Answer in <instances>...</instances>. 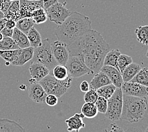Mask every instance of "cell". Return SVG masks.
<instances>
[{
  "instance_id": "cell-19",
  "label": "cell",
  "mask_w": 148,
  "mask_h": 132,
  "mask_svg": "<svg viewBox=\"0 0 148 132\" xmlns=\"http://www.w3.org/2000/svg\"><path fill=\"white\" fill-rule=\"evenodd\" d=\"M12 38L19 47V48L23 49L31 46L27 35L16 28L13 29V33Z\"/></svg>"
},
{
  "instance_id": "cell-41",
  "label": "cell",
  "mask_w": 148,
  "mask_h": 132,
  "mask_svg": "<svg viewBox=\"0 0 148 132\" xmlns=\"http://www.w3.org/2000/svg\"><path fill=\"white\" fill-rule=\"evenodd\" d=\"M45 13H46V10L44 9L43 8L37 9V10H34V11L32 13L31 18L34 17H36V16H39V15H41L45 14Z\"/></svg>"
},
{
  "instance_id": "cell-14",
  "label": "cell",
  "mask_w": 148,
  "mask_h": 132,
  "mask_svg": "<svg viewBox=\"0 0 148 132\" xmlns=\"http://www.w3.org/2000/svg\"><path fill=\"white\" fill-rule=\"evenodd\" d=\"M29 73L31 78L39 83L50 73V70L46 66L38 62H31L29 67Z\"/></svg>"
},
{
  "instance_id": "cell-9",
  "label": "cell",
  "mask_w": 148,
  "mask_h": 132,
  "mask_svg": "<svg viewBox=\"0 0 148 132\" xmlns=\"http://www.w3.org/2000/svg\"><path fill=\"white\" fill-rule=\"evenodd\" d=\"M121 89L123 94L126 95L136 97H148V87L132 81L124 82Z\"/></svg>"
},
{
  "instance_id": "cell-30",
  "label": "cell",
  "mask_w": 148,
  "mask_h": 132,
  "mask_svg": "<svg viewBox=\"0 0 148 132\" xmlns=\"http://www.w3.org/2000/svg\"><path fill=\"white\" fill-rule=\"evenodd\" d=\"M20 51L21 48L13 50H0V57L5 60V62L12 64L17 58Z\"/></svg>"
},
{
  "instance_id": "cell-15",
  "label": "cell",
  "mask_w": 148,
  "mask_h": 132,
  "mask_svg": "<svg viewBox=\"0 0 148 132\" xmlns=\"http://www.w3.org/2000/svg\"><path fill=\"white\" fill-rule=\"evenodd\" d=\"M85 117L82 114H75L73 116L70 117L65 120V123L67 124V131L71 132H79L81 128L86 127L85 123L83 122V118Z\"/></svg>"
},
{
  "instance_id": "cell-45",
  "label": "cell",
  "mask_w": 148,
  "mask_h": 132,
  "mask_svg": "<svg viewBox=\"0 0 148 132\" xmlns=\"http://www.w3.org/2000/svg\"><path fill=\"white\" fill-rule=\"evenodd\" d=\"M26 85H25V84H21V86H19V88L20 89H21L22 90H25L26 89Z\"/></svg>"
},
{
  "instance_id": "cell-43",
  "label": "cell",
  "mask_w": 148,
  "mask_h": 132,
  "mask_svg": "<svg viewBox=\"0 0 148 132\" xmlns=\"http://www.w3.org/2000/svg\"><path fill=\"white\" fill-rule=\"evenodd\" d=\"M6 20H7V19H6L5 18L0 19V32L3 29H4L6 27Z\"/></svg>"
},
{
  "instance_id": "cell-52",
  "label": "cell",
  "mask_w": 148,
  "mask_h": 132,
  "mask_svg": "<svg viewBox=\"0 0 148 132\" xmlns=\"http://www.w3.org/2000/svg\"><path fill=\"white\" fill-rule=\"evenodd\" d=\"M9 1H16V0H9Z\"/></svg>"
},
{
  "instance_id": "cell-1",
  "label": "cell",
  "mask_w": 148,
  "mask_h": 132,
  "mask_svg": "<svg viewBox=\"0 0 148 132\" xmlns=\"http://www.w3.org/2000/svg\"><path fill=\"white\" fill-rule=\"evenodd\" d=\"M68 49L70 55L82 57L86 66L96 74L103 66L110 47L101 34L90 29L69 45Z\"/></svg>"
},
{
  "instance_id": "cell-12",
  "label": "cell",
  "mask_w": 148,
  "mask_h": 132,
  "mask_svg": "<svg viewBox=\"0 0 148 132\" xmlns=\"http://www.w3.org/2000/svg\"><path fill=\"white\" fill-rule=\"evenodd\" d=\"M29 97L36 103H45L47 93L39 83L31 84L28 89Z\"/></svg>"
},
{
  "instance_id": "cell-11",
  "label": "cell",
  "mask_w": 148,
  "mask_h": 132,
  "mask_svg": "<svg viewBox=\"0 0 148 132\" xmlns=\"http://www.w3.org/2000/svg\"><path fill=\"white\" fill-rule=\"evenodd\" d=\"M19 1L20 19L26 17H31L32 13L34 10L43 8L42 0L38 1H27V0H19Z\"/></svg>"
},
{
  "instance_id": "cell-40",
  "label": "cell",
  "mask_w": 148,
  "mask_h": 132,
  "mask_svg": "<svg viewBox=\"0 0 148 132\" xmlns=\"http://www.w3.org/2000/svg\"><path fill=\"white\" fill-rule=\"evenodd\" d=\"M80 89L82 92H87L90 90V84L87 81H83L80 84Z\"/></svg>"
},
{
  "instance_id": "cell-22",
  "label": "cell",
  "mask_w": 148,
  "mask_h": 132,
  "mask_svg": "<svg viewBox=\"0 0 148 132\" xmlns=\"http://www.w3.org/2000/svg\"><path fill=\"white\" fill-rule=\"evenodd\" d=\"M27 36L29 39L30 46L34 48H36L42 45V38L39 31L34 27H33L29 30L27 34Z\"/></svg>"
},
{
  "instance_id": "cell-5",
  "label": "cell",
  "mask_w": 148,
  "mask_h": 132,
  "mask_svg": "<svg viewBox=\"0 0 148 132\" xmlns=\"http://www.w3.org/2000/svg\"><path fill=\"white\" fill-rule=\"evenodd\" d=\"M123 92L121 88L116 89L112 97L108 100V108L105 116L112 121L120 119L123 108Z\"/></svg>"
},
{
  "instance_id": "cell-42",
  "label": "cell",
  "mask_w": 148,
  "mask_h": 132,
  "mask_svg": "<svg viewBox=\"0 0 148 132\" xmlns=\"http://www.w3.org/2000/svg\"><path fill=\"white\" fill-rule=\"evenodd\" d=\"M6 28L13 29L16 28V22L13 20H7L6 22Z\"/></svg>"
},
{
  "instance_id": "cell-27",
  "label": "cell",
  "mask_w": 148,
  "mask_h": 132,
  "mask_svg": "<svg viewBox=\"0 0 148 132\" xmlns=\"http://www.w3.org/2000/svg\"><path fill=\"white\" fill-rule=\"evenodd\" d=\"M138 41L148 46V26H140L135 30Z\"/></svg>"
},
{
  "instance_id": "cell-3",
  "label": "cell",
  "mask_w": 148,
  "mask_h": 132,
  "mask_svg": "<svg viewBox=\"0 0 148 132\" xmlns=\"http://www.w3.org/2000/svg\"><path fill=\"white\" fill-rule=\"evenodd\" d=\"M148 114L147 97H136L123 95V108L120 119L131 123H138Z\"/></svg>"
},
{
  "instance_id": "cell-2",
  "label": "cell",
  "mask_w": 148,
  "mask_h": 132,
  "mask_svg": "<svg viewBox=\"0 0 148 132\" xmlns=\"http://www.w3.org/2000/svg\"><path fill=\"white\" fill-rule=\"evenodd\" d=\"M90 29H92L91 20L88 17L73 11L57 27L55 35L60 42L69 46Z\"/></svg>"
},
{
  "instance_id": "cell-18",
  "label": "cell",
  "mask_w": 148,
  "mask_h": 132,
  "mask_svg": "<svg viewBox=\"0 0 148 132\" xmlns=\"http://www.w3.org/2000/svg\"><path fill=\"white\" fill-rule=\"evenodd\" d=\"M110 84L112 83L111 82L109 77L105 73H103L101 71H99V72L95 74L89 83L90 89L97 90L100 88Z\"/></svg>"
},
{
  "instance_id": "cell-23",
  "label": "cell",
  "mask_w": 148,
  "mask_h": 132,
  "mask_svg": "<svg viewBox=\"0 0 148 132\" xmlns=\"http://www.w3.org/2000/svg\"><path fill=\"white\" fill-rule=\"evenodd\" d=\"M52 75L56 80L60 81H65L71 77L66 66L61 64H58L54 67L52 70Z\"/></svg>"
},
{
  "instance_id": "cell-35",
  "label": "cell",
  "mask_w": 148,
  "mask_h": 132,
  "mask_svg": "<svg viewBox=\"0 0 148 132\" xmlns=\"http://www.w3.org/2000/svg\"><path fill=\"white\" fill-rule=\"evenodd\" d=\"M58 98L54 95H47L45 99V103L50 107L55 106L58 104Z\"/></svg>"
},
{
  "instance_id": "cell-38",
  "label": "cell",
  "mask_w": 148,
  "mask_h": 132,
  "mask_svg": "<svg viewBox=\"0 0 148 132\" xmlns=\"http://www.w3.org/2000/svg\"><path fill=\"white\" fill-rule=\"evenodd\" d=\"M57 3H58V0H42L43 8L46 10Z\"/></svg>"
},
{
  "instance_id": "cell-20",
  "label": "cell",
  "mask_w": 148,
  "mask_h": 132,
  "mask_svg": "<svg viewBox=\"0 0 148 132\" xmlns=\"http://www.w3.org/2000/svg\"><path fill=\"white\" fill-rule=\"evenodd\" d=\"M140 65L137 63H131L124 69L122 73L123 82H129L132 80L141 69Z\"/></svg>"
},
{
  "instance_id": "cell-10",
  "label": "cell",
  "mask_w": 148,
  "mask_h": 132,
  "mask_svg": "<svg viewBox=\"0 0 148 132\" xmlns=\"http://www.w3.org/2000/svg\"><path fill=\"white\" fill-rule=\"evenodd\" d=\"M51 47L53 56L56 62L58 64L65 66L70 57L68 46L57 40L51 42Z\"/></svg>"
},
{
  "instance_id": "cell-33",
  "label": "cell",
  "mask_w": 148,
  "mask_h": 132,
  "mask_svg": "<svg viewBox=\"0 0 148 132\" xmlns=\"http://www.w3.org/2000/svg\"><path fill=\"white\" fill-rule=\"evenodd\" d=\"M95 105L98 113L101 114L106 113L108 108V100L105 99V98L99 97L97 98V100L96 102Z\"/></svg>"
},
{
  "instance_id": "cell-44",
  "label": "cell",
  "mask_w": 148,
  "mask_h": 132,
  "mask_svg": "<svg viewBox=\"0 0 148 132\" xmlns=\"http://www.w3.org/2000/svg\"><path fill=\"white\" fill-rule=\"evenodd\" d=\"M125 132H143L142 130L139 128H134V127H130L125 131Z\"/></svg>"
},
{
  "instance_id": "cell-37",
  "label": "cell",
  "mask_w": 148,
  "mask_h": 132,
  "mask_svg": "<svg viewBox=\"0 0 148 132\" xmlns=\"http://www.w3.org/2000/svg\"><path fill=\"white\" fill-rule=\"evenodd\" d=\"M32 19H33L36 24L39 25L46 22L47 21V19H48V17H47L46 13H45V14L34 17H32Z\"/></svg>"
},
{
  "instance_id": "cell-7",
  "label": "cell",
  "mask_w": 148,
  "mask_h": 132,
  "mask_svg": "<svg viewBox=\"0 0 148 132\" xmlns=\"http://www.w3.org/2000/svg\"><path fill=\"white\" fill-rule=\"evenodd\" d=\"M39 83L45 90L47 95H54L58 98L63 95L68 90L63 85L62 81L56 80L51 73Z\"/></svg>"
},
{
  "instance_id": "cell-51",
  "label": "cell",
  "mask_w": 148,
  "mask_h": 132,
  "mask_svg": "<svg viewBox=\"0 0 148 132\" xmlns=\"http://www.w3.org/2000/svg\"><path fill=\"white\" fill-rule=\"evenodd\" d=\"M145 132H148V126L146 128V131H145Z\"/></svg>"
},
{
  "instance_id": "cell-32",
  "label": "cell",
  "mask_w": 148,
  "mask_h": 132,
  "mask_svg": "<svg viewBox=\"0 0 148 132\" xmlns=\"http://www.w3.org/2000/svg\"><path fill=\"white\" fill-rule=\"evenodd\" d=\"M19 49V47L12 38L4 37L0 41V50H13Z\"/></svg>"
},
{
  "instance_id": "cell-31",
  "label": "cell",
  "mask_w": 148,
  "mask_h": 132,
  "mask_svg": "<svg viewBox=\"0 0 148 132\" xmlns=\"http://www.w3.org/2000/svg\"><path fill=\"white\" fill-rule=\"evenodd\" d=\"M133 62L132 58L130 56H129L125 54H120L119 59L117 60L116 66L118 69L122 74L126 67L130 65L131 63Z\"/></svg>"
},
{
  "instance_id": "cell-28",
  "label": "cell",
  "mask_w": 148,
  "mask_h": 132,
  "mask_svg": "<svg viewBox=\"0 0 148 132\" xmlns=\"http://www.w3.org/2000/svg\"><path fill=\"white\" fill-rule=\"evenodd\" d=\"M130 81L137 83L143 86L148 87V67L141 68L139 73Z\"/></svg>"
},
{
  "instance_id": "cell-26",
  "label": "cell",
  "mask_w": 148,
  "mask_h": 132,
  "mask_svg": "<svg viewBox=\"0 0 148 132\" xmlns=\"http://www.w3.org/2000/svg\"><path fill=\"white\" fill-rule=\"evenodd\" d=\"M81 113L85 117L91 119L97 116L98 111L97 110L95 104L86 102L81 107Z\"/></svg>"
},
{
  "instance_id": "cell-39",
  "label": "cell",
  "mask_w": 148,
  "mask_h": 132,
  "mask_svg": "<svg viewBox=\"0 0 148 132\" xmlns=\"http://www.w3.org/2000/svg\"><path fill=\"white\" fill-rule=\"evenodd\" d=\"M3 37H7V38H12L13 36V29H8L7 28H5L4 29H3L1 30V31L0 32Z\"/></svg>"
},
{
  "instance_id": "cell-49",
  "label": "cell",
  "mask_w": 148,
  "mask_h": 132,
  "mask_svg": "<svg viewBox=\"0 0 148 132\" xmlns=\"http://www.w3.org/2000/svg\"><path fill=\"white\" fill-rule=\"evenodd\" d=\"M27 1H41V0H27Z\"/></svg>"
},
{
  "instance_id": "cell-36",
  "label": "cell",
  "mask_w": 148,
  "mask_h": 132,
  "mask_svg": "<svg viewBox=\"0 0 148 132\" xmlns=\"http://www.w3.org/2000/svg\"><path fill=\"white\" fill-rule=\"evenodd\" d=\"M103 132H125V131L116 123H111L108 127L104 130Z\"/></svg>"
},
{
  "instance_id": "cell-48",
  "label": "cell",
  "mask_w": 148,
  "mask_h": 132,
  "mask_svg": "<svg viewBox=\"0 0 148 132\" xmlns=\"http://www.w3.org/2000/svg\"><path fill=\"white\" fill-rule=\"evenodd\" d=\"M5 64H6V66H10V63L9 62H5Z\"/></svg>"
},
{
  "instance_id": "cell-16",
  "label": "cell",
  "mask_w": 148,
  "mask_h": 132,
  "mask_svg": "<svg viewBox=\"0 0 148 132\" xmlns=\"http://www.w3.org/2000/svg\"><path fill=\"white\" fill-rule=\"evenodd\" d=\"M0 132H26L21 124L6 118L0 119Z\"/></svg>"
},
{
  "instance_id": "cell-50",
  "label": "cell",
  "mask_w": 148,
  "mask_h": 132,
  "mask_svg": "<svg viewBox=\"0 0 148 132\" xmlns=\"http://www.w3.org/2000/svg\"><path fill=\"white\" fill-rule=\"evenodd\" d=\"M146 57L148 58V49L147 50V52H146Z\"/></svg>"
},
{
  "instance_id": "cell-13",
  "label": "cell",
  "mask_w": 148,
  "mask_h": 132,
  "mask_svg": "<svg viewBox=\"0 0 148 132\" xmlns=\"http://www.w3.org/2000/svg\"><path fill=\"white\" fill-rule=\"evenodd\" d=\"M100 71L105 73L109 77L111 82L116 88H121L124 83L122 74L116 67L109 66H103Z\"/></svg>"
},
{
  "instance_id": "cell-6",
  "label": "cell",
  "mask_w": 148,
  "mask_h": 132,
  "mask_svg": "<svg viewBox=\"0 0 148 132\" xmlns=\"http://www.w3.org/2000/svg\"><path fill=\"white\" fill-rule=\"evenodd\" d=\"M72 78H77L86 74H94L93 71L86 66L82 57L70 55L65 65Z\"/></svg>"
},
{
  "instance_id": "cell-4",
  "label": "cell",
  "mask_w": 148,
  "mask_h": 132,
  "mask_svg": "<svg viewBox=\"0 0 148 132\" xmlns=\"http://www.w3.org/2000/svg\"><path fill=\"white\" fill-rule=\"evenodd\" d=\"M31 62H38L46 66L50 71L58 65L51 50V41L49 38L42 40V45L34 48Z\"/></svg>"
},
{
  "instance_id": "cell-46",
  "label": "cell",
  "mask_w": 148,
  "mask_h": 132,
  "mask_svg": "<svg viewBox=\"0 0 148 132\" xmlns=\"http://www.w3.org/2000/svg\"><path fill=\"white\" fill-rule=\"evenodd\" d=\"M3 18H4V13L1 10H0V19H2Z\"/></svg>"
},
{
  "instance_id": "cell-25",
  "label": "cell",
  "mask_w": 148,
  "mask_h": 132,
  "mask_svg": "<svg viewBox=\"0 0 148 132\" xmlns=\"http://www.w3.org/2000/svg\"><path fill=\"white\" fill-rule=\"evenodd\" d=\"M34 24L35 23L31 17L22 18L16 22V28L27 35Z\"/></svg>"
},
{
  "instance_id": "cell-34",
  "label": "cell",
  "mask_w": 148,
  "mask_h": 132,
  "mask_svg": "<svg viewBox=\"0 0 148 132\" xmlns=\"http://www.w3.org/2000/svg\"><path fill=\"white\" fill-rule=\"evenodd\" d=\"M98 97L99 96L96 92V90L90 89L88 91L86 92L84 96V100L87 103L95 104Z\"/></svg>"
},
{
  "instance_id": "cell-47",
  "label": "cell",
  "mask_w": 148,
  "mask_h": 132,
  "mask_svg": "<svg viewBox=\"0 0 148 132\" xmlns=\"http://www.w3.org/2000/svg\"><path fill=\"white\" fill-rule=\"evenodd\" d=\"M3 38H4V37H3V36L2 35V34L0 32V41H1L3 39Z\"/></svg>"
},
{
  "instance_id": "cell-29",
  "label": "cell",
  "mask_w": 148,
  "mask_h": 132,
  "mask_svg": "<svg viewBox=\"0 0 148 132\" xmlns=\"http://www.w3.org/2000/svg\"><path fill=\"white\" fill-rule=\"evenodd\" d=\"M116 87L113 84H110L108 85L104 86L96 90V92L99 97L105 98L107 100L110 99L115 93Z\"/></svg>"
},
{
  "instance_id": "cell-8",
  "label": "cell",
  "mask_w": 148,
  "mask_h": 132,
  "mask_svg": "<svg viewBox=\"0 0 148 132\" xmlns=\"http://www.w3.org/2000/svg\"><path fill=\"white\" fill-rule=\"evenodd\" d=\"M72 12L66 8V2L57 3L46 10L48 19L58 26L62 24L71 14Z\"/></svg>"
},
{
  "instance_id": "cell-17",
  "label": "cell",
  "mask_w": 148,
  "mask_h": 132,
  "mask_svg": "<svg viewBox=\"0 0 148 132\" xmlns=\"http://www.w3.org/2000/svg\"><path fill=\"white\" fill-rule=\"evenodd\" d=\"M34 51V48L31 46L21 49L17 58L11 64L14 66H23L25 65L26 63H27L32 59Z\"/></svg>"
},
{
  "instance_id": "cell-24",
  "label": "cell",
  "mask_w": 148,
  "mask_h": 132,
  "mask_svg": "<svg viewBox=\"0 0 148 132\" xmlns=\"http://www.w3.org/2000/svg\"><path fill=\"white\" fill-rule=\"evenodd\" d=\"M121 52L119 49H113L110 50L106 53V55L104 59L103 66H109L116 67L118 69L116 66V63L120 55Z\"/></svg>"
},
{
  "instance_id": "cell-21",
  "label": "cell",
  "mask_w": 148,
  "mask_h": 132,
  "mask_svg": "<svg viewBox=\"0 0 148 132\" xmlns=\"http://www.w3.org/2000/svg\"><path fill=\"white\" fill-rule=\"evenodd\" d=\"M19 6V0L12 1L9 8L4 13V18L7 20H13L15 22L18 20L20 19Z\"/></svg>"
}]
</instances>
